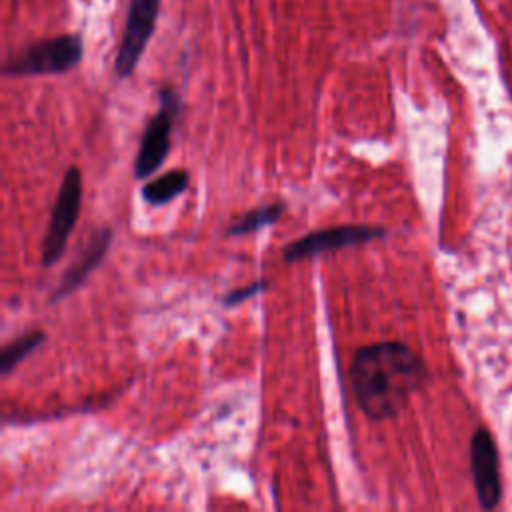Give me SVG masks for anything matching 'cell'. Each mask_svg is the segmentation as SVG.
<instances>
[{"instance_id":"1","label":"cell","mask_w":512,"mask_h":512,"mask_svg":"<svg viewBox=\"0 0 512 512\" xmlns=\"http://www.w3.org/2000/svg\"><path fill=\"white\" fill-rule=\"evenodd\" d=\"M426 364L404 342L386 340L356 350L350 362V390L370 420L394 418L426 380Z\"/></svg>"},{"instance_id":"2","label":"cell","mask_w":512,"mask_h":512,"mask_svg":"<svg viewBox=\"0 0 512 512\" xmlns=\"http://www.w3.org/2000/svg\"><path fill=\"white\" fill-rule=\"evenodd\" d=\"M84 54L80 34H60L30 44L4 64L6 76H48L76 68Z\"/></svg>"},{"instance_id":"3","label":"cell","mask_w":512,"mask_h":512,"mask_svg":"<svg viewBox=\"0 0 512 512\" xmlns=\"http://www.w3.org/2000/svg\"><path fill=\"white\" fill-rule=\"evenodd\" d=\"M82 206V176L78 168H68L62 176L58 196L54 200L48 230L42 244V264L54 266L64 254L66 242L76 226Z\"/></svg>"},{"instance_id":"4","label":"cell","mask_w":512,"mask_h":512,"mask_svg":"<svg viewBox=\"0 0 512 512\" xmlns=\"http://www.w3.org/2000/svg\"><path fill=\"white\" fill-rule=\"evenodd\" d=\"M158 100H160V108L148 120L140 140L138 154H136V162H134L136 178L152 176L164 164L170 152V136H172L174 122L178 118L180 100L172 88H162L158 92Z\"/></svg>"},{"instance_id":"5","label":"cell","mask_w":512,"mask_h":512,"mask_svg":"<svg viewBox=\"0 0 512 512\" xmlns=\"http://www.w3.org/2000/svg\"><path fill=\"white\" fill-rule=\"evenodd\" d=\"M160 2L162 0H130L124 32H122L118 54L114 60V70L120 78H128L138 66L156 30Z\"/></svg>"},{"instance_id":"6","label":"cell","mask_w":512,"mask_h":512,"mask_svg":"<svg viewBox=\"0 0 512 512\" xmlns=\"http://www.w3.org/2000/svg\"><path fill=\"white\" fill-rule=\"evenodd\" d=\"M382 236H384V228L380 226H368V224L332 226V228H324V230H316L306 236H300L298 240H294L282 250V256H284V262H298V260L340 250L346 246L372 242Z\"/></svg>"},{"instance_id":"7","label":"cell","mask_w":512,"mask_h":512,"mask_svg":"<svg viewBox=\"0 0 512 512\" xmlns=\"http://www.w3.org/2000/svg\"><path fill=\"white\" fill-rule=\"evenodd\" d=\"M470 472L480 508H496L502 496L498 448L492 434L482 426L476 428L470 440Z\"/></svg>"},{"instance_id":"8","label":"cell","mask_w":512,"mask_h":512,"mask_svg":"<svg viewBox=\"0 0 512 512\" xmlns=\"http://www.w3.org/2000/svg\"><path fill=\"white\" fill-rule=\"evenodd\" d=\"M110 240H112V230L108 226H100L92 232V236L88 238L84 248L78 252L74 262L68 266L64 276L60 278L58 286L54 288V292L50 296V302L62 300L64 296L74 292L88 278V274L100 264L102 256L106 254Z\"/></svg>"},{"instance_id":"9","label":"cell","mask_w":512,"mask_h":512,"mask_svg":"<svg viewBox=\"0 0 512 512\" xmlns=\"http://www.w3.org/2000/svg\"><path fill=\"white\" fill-rule=\"evenodd\" d=\"M188 182H190V178H188L186 170L164 172L162 176H156L144 184L142 198L152 206L168 204L188 188Z\"/></svg>"},{"instance_id":"10","label":"cell","mask_w":512,"mask_h":512,"mask_svg":"<svg viewBox=\"0 0 512 512\" xmlns=\"http://www.w3.org/2000/svg\"><path fill=\"white\" fill-rule=\"evenodd\" d=\"M284 212V204L280 202H272V204H264L258 208L248 210L246 214H242L238 220H234L226 234L228 236H246V234H254L270 224H274Z\"/></svg>"},{"instance_id":"11","label":"cell","mask_w":512,"mask_h":512,"mask_svg":"<svg viewBox=\"0 0 512 512\" xmlns=\"http://www.w3.org/2000/svg\"><path fill=\"white\" fill-rule=\"evenodd\" d=\"M46 340V334L42 330H26L20 336H16L12 342H8L0 352V372L8 374L12 372L24 358H28L42 342Z\"/></svg>"},{"instance_id":"12","label":"cell","mask_w":512,"mask_h":512,"mask_svg":"<svg viewBox=\"0 0 512 512\" xmlns=\"http://www.w3.org/2000/svg\"><path fill=\"white\" fill-rule=\"evenodd\" d=\"M266 288H268V282H266V280H256V282H252V284H248V286L234 288V290H230L228 294H224L222 304H224V306H236V304H240V302H244V300H248V298H252V296H256V294H260V292H264Z\"/></svg>"}]
</instances>
